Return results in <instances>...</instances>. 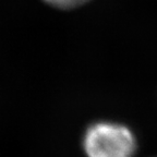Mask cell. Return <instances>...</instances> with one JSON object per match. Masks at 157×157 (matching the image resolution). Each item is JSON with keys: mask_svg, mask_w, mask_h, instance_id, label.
Here are the masks:
<instances>
[{"mask_svg": "<svg viewBox=\"0 0 157 157\" xmlns=\"http://www.w3.org/2000/svg\"><path fill=\"white\" fill-rule=\"evenodd\" d=\"M44 1L60 9H72L82 6L83 3L87 2L88 0H44Z\"/></svg>", "mask_w": 157, "mask_h": 157, "instance_id": "cell-2", "label": "cell"}, {"mask_svg": "<svg viewBox=\"0 0 157 157\" xmlns=\"http://www.w3.org/2000/svg\"><path fill=\"white\" fill-rule=\"evenodd\" d=\"M87 157H132L135 139L128 128L109 122L95 123L84 136Z\"/></svg>", "mask_w": 157, "mask_h": 157, "instance_id": "cell-1", "label": "cell"}]
</instances>
